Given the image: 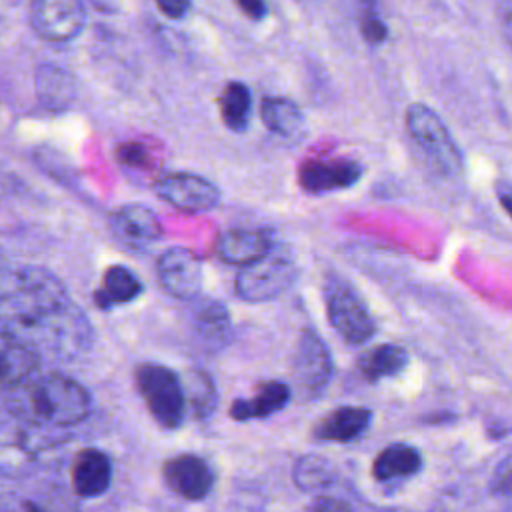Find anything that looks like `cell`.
<instances>
[{
	"instance_id": "obj_1",
	"label": "cell",
	"mask_w": 512,
	"mask_h": 512,
	"mask_svg": "<svg viewBox=\"0 0 512 512\" xmlns=\"http://www.w3.org/2000/svg\"><path fill=\"white\" fill-rule=\"evenodd\" d=\"M2 330L36 350L48 346L62 356H76L88 344L90 326L66 288L42 268H16L2 280Z\"/></svg>"
},
{
	"instance_id": "obj_2",
	"label": "cell",
	"mask_w": 512,
	"mask_h": 512,
	"mask_svg": "<svg viewBox=\"0 0 512 512\" xmlns=\"http://www.w3.org/2000/svg\"><path fill=\"white\" fill-rule=\"evenodd\" d=\"M22 390H26L24 402L28 416L42 426H74L90 412L88 390L80 382L60 374L32 380Z\"/></svg>"
},
{
	"instance_id": "obj_3",
	"label": "cell",
	"mask_w": 512,
	"mask_h": 512,
	"mask_svg": "<svg viewBox=\"0 0 512 512\" xmlns=\"http://www.w3.org/2000/svg\"><path fill=\"white\" fill-rule=\"evenodd\" d=\"M134 380L152 418L162 428H178L186 412V392L180 378L170 368L148 362L136 368Z\"/></svg>"
},
{
	"instance_id": "obj_4",
	"label": "cell",
	"mask_w": 512,
	"mask_h": 512,
	"mask_svg": "<svg viewBox=\"0 0 512 512\" xmlns=\"http://www.w3.org/2000/svg\"><path fill=\"white\" fill-rule=\"evenodd\" d=\"M324 304L332 328L348 344H364L374 336L376 324L364 300L338 274L328 276L324 282Z\"/></svg>"
},
{
	"instance_id": "obj_5",
	"label": "cell",
	"mask_w": 512,
	"mask_h": 512,
	"mask_svg": "<svg viewBox=\"0 0 512 512\" xmlns=\"http://www.w3.org/2000/svg\"><path fill=\"white\" fill-rule=\"evenodd\" d=\"M296 278V262L284 248H270L258 260L242 266L236 294L246 302H266L280 296Z\"/></svg>"
},
{
	"instance_id": "obj_6",
	"label": "cell",
	"mask_w": 512,
	"mask_h": 512,
	"mask_svg": "<svg viewBox=\"0 0 512 512\" xmlns=\"http://www.w3.org/2000/svg\"><path fill=\"white\" fill-rule=\"evenodd\" d=\"M406 128L440 172L456 174L462 168V156L456 142L430 106L422 102L410 104L406 110Z\"/></svg>"
},
{
	"instance_id": "obj_7",
	"label": "cell",
	"mask_w": 512,
	"mask_h": 512,
	"mask_svg": "<svg viewBox=\"0 0 512 512\" xmlns=\"http://www.w3.org/2000/svg\"><path fill=\"white\" fill-rule=\"evenodd\" d=\"M84 24V0H32L30 4V26L46 42H70L84 30Z\"/></svg>"
},
{
	"instance_id": "obj_8",
	"label": "cell",
	"mask_w": 512,
	"mask_h": 512,
	"mask_svg": "<svg viewBox=\"0 0 512 512\" xmlns=\"http://www.w3.org/2000/svg\"><path fill=\"white\" fill-rule=\"evenodd\" d=\"M154 192L176 210L188 214L208 212L220 202L218 186L192 172H172L158 178Z\"/></svg>"
},
{
	"instance_id": "obj_9",
	"label": "cell",
	"mask_w": 512,
	"mask_h": 512,
	"mask_svg": "<svg viewBox=\"0 0 512 512\" xmlns=\"http://www.w3.org/2000/svg\"><path fill=\"white\" fill-rule=\"evenodd\" d=\"M294 378L302 392L308 396H318L326 388L332 376V358L322 342V338L312 332L304 330L294 352Z\"/></svg>"
},
{
	"instance_id": "obj_10",
	"label": "cell",
	"mask_w": 512,
	"mask_h": 512,
	"mask_svg": "<svg viewBox=\"0 0 512 512\" xmlns=\"http://www.w3.org/2000/svg\"><path fill=\"white\" fill-rule=\"evenodd\" d=\"M158 278L170 296L192 300L202 288V264L188 248L174 246L158 258Z\"/></svg>"
},
{
	"instance_id": "obj_11",
	"label": "cell",
	"mask_w": 512,
	"mask_h": 512,
	"mask_svg": "<svg viewBox=\"0 0 512 512\" xmlns=\"http://www.w3.org/2000/svg\"><path fill=\"white\" fill-rule=\"evenodd\" d=\"M162 476L166 486L186 500L206 498L214 484L210 464L202 456L190 452L168 458L162 466Z\"/></svg>"
},
{
	"instance_id": "obj_12",
	"label": "cell",
	"mask_w": 512,
	"mask_h": 512,
	"mask_svg": "<svg viewBox=\"0 0 512 512\" xmlns=\"http://www.w3.org/2000/svg\"><path fill=\"white\" fill-rule=\"evenodd\" d=\"M362 176V166L346 158L308 160L298 170V182L308 194H326L354 186Z\"/></svg>"
},
{
	"instance_id": "obj_13",
	"label": "cell",
	"mask_w": 512,
	"mask_h": 512,
	"mask_svg": "<svg viewBox=\"0 0 512 512\" xmlns=\"http://www.w3.org/2000/svg\"><path fill=\"white\" fill-rule=\"evenodd\" d=\"M112 234L128 248H146L162 236V224L144 204H124L110 216Z\"/></svg>"
},
{
	"instance_id": "obj_14",
	"label": "cell",
	"mask_w": 512,
	"mask_h": 512,
	"mask_svg": "<svg viewBox=\"0 0 512 512\" xmlns=\"http://www.w3.org/2000/svg\"><path fill=\"white\" fill-rule=\"evenodd\" d=\"M0 358H2V386L4 390L26 388L38 370V350L22 340L20 336L2 330L0 336Z\"/></svg>"
},
{
	"instance_id": "obj_15",
	"label": "cell",
	"mask_w": 512,
	"mask_h": 512,
	"mask_svg": "<svg viewBox=\"0 0 512 512\" xmlns=\"http://www.w3.org/2000/svg\"><path fill=\"white\" fill-rule=\"evenodd\" d=\"M72 488L80 498H96L110 488L112 462L98 448H84L72 464Z\"/></svg>"
},
{
	"instance_id": "obj_16",
	"label": "cell",
	"mask_w": 512,
	"mask_h": 512,
	"mask_svg": "<svg viewBox=\"0 0 512 512\" xmlns=\"http://www.w3.org/2000/svg\"><path fill=\"white\" fill-rule=\"evenodd\" d=\"M38 102L50 112H64L76 98L74 76L54 62H42L34 72Z\"/></svg>"
},
{
	"instance_id": "obj_17",
	"label": "cell",
	"mask_w": 512,
	"mask_h": 512,
	"mask_svg": "<svg viewBox=\"0 0 512 512\" xmlns=\"http://www.w3.org/2000/svg\"><path fill=\"white\" fill-rule=\"evenodd\" d=\"M272 248V238L264 230L254 228H232L218 236L216 256L228 264L246 266Z\"/></svg>"
},
{
	"instance_id": "obj_18",
	"label": "cell",
	"mask_w": 512,
	"mask_h": 512,
	"mask_svg": "<svg viewBox=\"0 0 512 512\" xmlns=\"http://www.w3.org/2000/svg\"><path fill=\"white\" fill-rule=\"evenodd\" d=\"M372 422L370 408L364 406H340L328 412L316 426L314 438L320 442H352L360 438Z\"/></svg>"
},
{
	"instance_id": "obj_19",
	"label": "cell",
	"mask_w": 512,
	"mask_h": 512,
	"mask_svg": "<svg viewBox=\"0 0 512 512\" xmlns=\"http://www.w3.org/2000/svg\"><path fill=\"white\" fill-rule=\"evenodd\" d=\"M290 400V388L284 382H262L250 398H238L230 406V416L238 422L266 418L282 410Z\"/></svg>"
},
{
	"instance_id": "obj_20",
	"label": "cell",
	"mask_w": 512,
	"mask_h": 512,
	"mask_svg": "<svg viewBox=\"0 0 512 512\" xmlns=\"http://www.w3.org/2000/svg\"><path fill=\"white\" fill-rule=\"evenodd\" d=\"M422 468L420 452L410 444H390L386 446L372 464V474L380 482H396L414 476Z\"/></svg>"
},
{
	"instance_id": "obj_21",
	"label": "cell",
	"mask_w": 512,
	"mask_h": 512,
	"mask_svg": "<svg viewBox=\"0 0 512 512\" xmlns=\"http://www.w3.org/2000/svg\"><path fill=\"white\" fill-rule=\"evenodd\" d=\"M264 126L286 140H296L304 132V118L296 102L282 96H266L260 104Z\"/></svg>"
},
{
	"instance_id": "obj_22",
	"label": "cell",
	"mask_w": 512,
	"mask_h": 512,
	"mask_svg": "<svg viewBox=\"0 0 512 512\" xmlns=\"http://www.w3.org/2000/svg\"><path fill=\"white\" fill-rule=\"evenodd\" d=\"M140 292H142V284L138 276L130 268L114 264L106 268L102 276V284L94 292V302L98 304V308L110 310L114 306L134 300Z\"/></svg>"
},
{
	"instance_id": "obj_23",
	"label": "cell",
	"mask_w": 512,
	"mask_h": 512,
	"mask_svg": "<svg viewBox=\"0 0 512 512\" xmlns=\"http://www.w3.org/2000/svg\"><path fill=\"white\" fill-rule=\"evenodd\" d=\"M408 364V352L398 344H380L358 358L362 376L370 382L396 376Z\"/></svg>"
},
{
	"instance_id": "obj_24",
	"label": "cell",
	"mask_w": 512,
	"mask_h": 512,
	"mask_svg": "<svg viewBox=\"0 0 512 512\" xmlns=\"http://www.w3.org/2000/svg\"><path fill=\"white\" fill-rule=\"evenodd\" d=\"M252 110V94L242 82H228L220 96V112L222 122L232 132H244L250 120Z\"/></svg>"
},
{
	"instance_id": "obj_25",
	"label": "cell",
	"mask_w": 512,
	"mask_h": 512,
	"mask_svg": "<svg viewBox=\"0 0 512 512\" xmlns=\"http://www.w3.org/2000/svg\"><path fill=\"white\" fill-rule=\"evenodd\" d=\"M334 468L326 458L316 454L302 456L294 466V482L300 490H320L332 484Z\"/></svg>"
},
{
	"instance_id": "obj_26",
	"label": "cell",
	"mask_w": 512,
	"mask_h": 512,
	"mask_svg": "<svg viewBox=\"0 0 512 512\" xmlns=\"http://www.w3.org/2000/svg\"><path fill=\"white\" fill-rule=\"evenodd\" d=\"M196 326L204 340L208 342H226L230 332V318L222 304L208 300L196 308Z\"/></svg>"
},
{
	"instance_id": "obj_27",
	"label": "cell",
	"mask_w": 512,
	"mask_h": 512,
	"mask_svg": "<svg viewBox=\"0 0 512 512\" xmlns=\"http://www.w3.org/2000/svg\"><path fill=\"white\" fill-rule=\"evenodd\" d=\"M184 392L196 418H206L212 414L216 406V388L206 374L192 372L184 384Z\"/></svg>"
},
{
	"instance_id": "obj_28",
	"label": "cell",
	"mask_w": 512,
	"mask_h": 512,
	"mask_svg": "<svg viewBox=\"0 0 512 512\" xmlns=\"http://www.w3.org/2000/svg\"><path fill=\"white\" fill-rule=\"evenodd\" d=\"M488 488L498 506L504 512H512V448L494 466Z\"/></svg>"
},
{
	"instance_id": "obj_29",
	"label": "cell",
	"mask_w": 512,
	"mask_h": 512,
	"mask_svg": "<svg viewBox=\"0 0 512 512\" xmlns=\"http://www.w3.org/2000/svg\"><path fill=\"white\" fill-rule=\"evenodd\" d=\"M362 36L370 44H380L386 40V24L370 10L362 20Z\"/></svg>"
},
{
	"instance_id": "obj_30",
	"label": "cell",
	"mask_w": 512,
	"mask_h": 512,
	"mask_svg": "<svg viewBox=\"0 0 512 512\" xmlns=\"http://www.w3.org/2000/svg\"><path fill=\"white\" fill-rule=\"evenodd\" d=\"M306 512H354L344 500L332 496H318L310 502Z\"/></svg>"
},
{
	"instance_id": "obj_31",
	"label": "cell",
	"mask_w": 512,
	"mask_h": 512,
	"mask_svg": "<svg viewBox=\"0 0 512 512\" xmlns=\"http://www.w3.org/2000/svg\"><path fill=\"white\" fill-rule=\"evenodd\" d=\"M118 160L128 166H142L146 162V150L140 144H124L118 148Z\"/></svg>"
},
{
	"instance_id": "obj_32",
	"label": "cell",
	"mask_w": 512,
	"mask_h": 512,
	"mask_svg": "<svg viewBox=\"0 0 512 512\" xmlns=\"http://www.w3.org/2000/svg\"><path fill=\"white\" fill-rule=\"evenodd\" d=\"M154 2L172 20L184 18L186 12L190 10V4H192V0H154Z\"/></svg>"
},
{
	"instance_id": "obj_33",
	"label": "cell",
	"mask_w": 512,
	"mask_h": 512,
	"mask_svg": "<svg viewBox=\"0 0 512 512\" xmlns=\"http://www.w3.org/2000/svg\"><path fill=\"white\" fill-rule=\"evenodd\" d=\"M498 16H500L502 34H504V38H506L508 46L512 48V0H500Z\"/></svg>"
},
{
	"instance_id": "obj_34",
	"label": "cell",
	"mask_w": 512,
	"mask_h": 512,
	"mask_svg": "<svg viewBox=\"0 0 512 512\" xmlns=\"http://www.w3.org/2000/svg\"><path fill=\"white\" fill-rule=\"evenodd\" d=\"M236 4L252 20H260V18L266 16L264 0H236Z\"/></svg>"
},
{
	"instance_id": "obj_35",
	"label": "cell",
	"mask_w": 512,
	"mask_h": 512,
	"mask_svg": "<svg viewBox=\"0 0 512 512\" xmlns=\"http://www.w3.org/2000/svg\"><path fill=\"white\" fill-rule=\"evenodd\" d=\"M496 196L500 206L508 212V216L512 218V184L506 180H498L496 182Z\"/></svg>"
}]
</instances>
